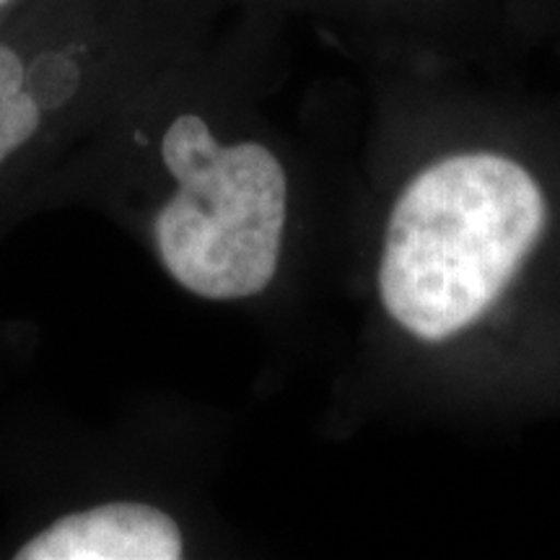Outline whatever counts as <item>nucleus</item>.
<instances>
[{
  "instance_id": "obj_1",
  "label": "nucleus",
  "mask_w": 560,
  "mask_h": 560,
  "mask_svg": "<svg viewBox=\"0 0 560 560\" xmlns=\"http://www.w3.org/2000/svg\"><path fill=\"white\" fill-rule=\"evenodd\" d=\"M210 34L138 91L47 195L89 200L143 242L159 270L200 301L262 296L291 219L289 170L215 109Z\"/></svg>"
},
{
  "instance_id": "obj_3",
  "label": "nucleus",
  "mask_w": 560,
  "mask_h": 560,
  "mask_svg": "<svg viewBox=\"0 0 560 560\" xmlns=\"http://www.w3.org/2000/svg\"><path fill=\"white\" fill-rule=\"evenodd\" d=\"M545 226V198L516 161L462 153L405 187L384 236L380 293L420 340H446L501 296Z\"/></svg>"
},
{
  "instance_id": "obj_5",
  "label": "nucleus",
  "mask_w": 560,
  "mask_h": 560,
  "mask_svg": "<svg viewBox=\"0 0 560 560\" xmlns=\"http://www.w3.org/2000/svg\"><path fill=\"white\" fill-rule=\"evenodd\" d=\"M32 3H37V0H0V24H5V21L13 19L24 9H30Z\"/></svg>"
},
{
  "instance_id": "obj_4",
  "label": "nucleus",
  "mask_w": 560,
  "mask_h": 560,
  "mask_svg": "<svg viewBox=\"0 0 560 560\" xmlns=\"http://www.w3.org/2000/svg\"><path fill=\"white\" fill-rule=\"evenodd\" d=\"M16 560H179L190 529L170 503L143 493H109L70 503L11 542Z\"/></svg>"
},
{
  "instance_id": "obj_2",
  "label": "nucleus",
  "mask_w": 560,
  "mask_h": 560,
  "mask_svg": "<svg viewBox=\"0 0 560 560\" xmlns=\"http://www.w3.org/2000/svg\"><path fill=\"white\" fill-rule=\"evenodd\" d=\"M219 0H37L0 24V236L210 34Z\"/></svg>"
}]
</instances>
